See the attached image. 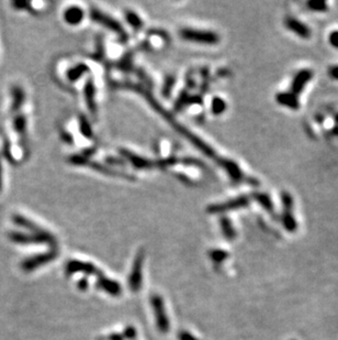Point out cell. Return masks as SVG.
Returning <instances> with one entry per match:
<instances>
[{
  "instance_id": "cell-1",
  "label": "cell",
  "mask_w": 338,
  "mask_h": 340,
  "mask_svg": "<svg viewBox=\"0 0 338 340\" xmlns=\"http://www.w3.org/2000/svg\"><path fill=\"white\" fill-rule=\"evenodd\" d=\"M12 220L13 222L17 226L23 228V229H27L30 231V233H32V235L35 236H39L41 238H43V239L48 242V243H53L54 242V238L52 237L51 233H49L48 231H45L42 228L39 227L38 225H35L33 221H31L28 218H25L22 215H13L12 217Z\"/></svg>"
},
{
  "instance_id": "cell-2",
  "label": "cell",
  "mask_w": 338,
  "mask_h": 340,
  "mask_svg": "<svg viewBox=\"0 0 338 340\" xmlns=\"http://www.w3.org/2000/svg\"><path fill=\"white\" fill-rule=\"evenodd\" d=\"M55 257H56V253L54 251L41 253V255H37L34 257L25 259V260L22 262L21 267L24 271L31 272V271L37 270V269L46 265V263L51 262Z\"/></svg>"
},
{
  "instance_id": "cell-3",
  "label": "cell",
  "mask_w": 338,
  "mask_h": 340,
  "mask_svg": "<svg viewBox=\"0 0 338 340\" xmlns=\"http://www.w3.org/2000/svg\"><path fill=\"white\" fill-rule=\"evenodd\" d=\"M313 70L309 69V68H304V69H301L299 70L298 73L295 74L294 78H293V82H292L291 85V93L294 94L295 96H298L299 94H301L302 91H303L305 85L310 82L313 77Z\"/></svg>"
},
{
  "instance_id": "cell-4",
  "label": "cell",
  "mask_w": 338,
  "mask_h": 340,
  "mask_svg": "<svg viewBox=\"0 0 338 340\" xmlns=\"http://www.w3.org/2000/svg\"><path fill=\"white\" fill-rule=\"evenodd\" d=\"M152 304H153V307H154V312H155L158 328H160V331H162L163 333L168 332L169 323H168V319L166 316L165 309H164L162 298L158 297V296H153Z\"/></svg>"
},
{
  "instance_id": "cell-5",
  "label": "cell",
  "mask_w": 338,
  "mask_h": 340,
  "mask_svg": "<svg viewBox=\"0 0 338 340\" xmlns=\"http://www.w3.org/2000/svg\"><path fill=\"white\" fill-rule=\"evenodd\" d=\"M9 239L18 245H33V243H48L43 238L39 236L32 235V233H23V232H10Z\"/></svg>"
},
{
  "instance_id": "cell-6",
  "label": "cell",
  "mask_w": 338,
  "mask_h": 340,
  "mask_svg": "<svg viewBox=\"0 0 338 340\" xmlns=\"http://www.w3.org/2000/svg\"><path fill=\"white\" fill-rule=\"evenodd\" d=\"M286 28L291 30L292 32L298 34V37L302 39H310L311 38V29L307 27L305 23H303L300 20L295 19L293 17H290L285 21Z\"/></svg>"
},
{
  "instance_id": "cell-7",
  "label": "cell",
  "mask_w": 338,
  "mask_h": 340,
  "mask_svg": "<svg viewBox=\"0 0 338 340\" xmlns=\"http://www.w3.org/2000/svg\"><path fill=\"white\" fill-rule=\"evenodd\" d=\"M11 96H12V101H11L10 111H11L13 115H17L18 111L22 108V106L25 101V93L22 89V87H20V86L18 85H14L11 88Z\"/></svg>"
},
{
  "instance_id": "cell-8",
  "label": "cell",
  "mask_w": 338,
  "mask_h": 340,
  "mask_svg": "<svg viewBox=\"0 0 338 340\" xmlns=\"http://www.w3.org/2000/svg\"><path fill=\"white\" fill-rule=\"evenodd\" d=\"M12 127L15 131V134L18 135L20 141L24 142L25 136H27V128H28V120L27 117L23 114H17L14 115L12 120Z\"/></svg>"
},
{
  "instance_id": "cell-9",
  "label": "cell",
  "mask_w": 338,
  "mask_h": 340,
  "mask_svg": "<svg viewBox=\"0 0 338 340\" xmlns=\"http://www.w3.org/2000/svg\"><path fill=\"white\" fill-rule=\"evenodd\" d=\"M142 256L140 255L135 260L134 267H133L132 274L130 276V287L133 292H137L141 287L142 281Z\"/></svg>"
},
{
  "instance_id": "cell-10",
  "label": "cell",
  "mask_w": 338,
  "mask_h": 340,
  "mask_svg": "<svg viewBox=\"0 0 338 340\" xmlns=\"http://www.w3.org/2000/svg\"><path fill=\"white\" fill-rule=\"evenodd\" d=\"M277 100L281 105H283L290 109L298 110L300 108V101L298 99V96H295L292 93H281L277 96Z\"/></svg>"
},
{
  "instance_id": "cell-11",
  "label": "cell",
  "mask_w": 338,
  "mask_h": 340,
  "mask_svg": "<svg viewBox=\"0 0 338 340\" xmlns=\"http://www.w3.org/2000/svg\"><path fill=\"white\" fill-rule=\"evenodd\" d=\"M66 270H67V272L69 274L75 273V272H86V273L94 274L96 272V269L91 265H88V263L79 262V261H70L67 265Z\"/></svg>"
},
{
  "instance_id": "cell-12",
  "label": "cell",
  "mask_w": 338,
  "mask_h": 340,
  "mask_svg": "<svg viewBox=\"0 0 338 340\" xmlns=\"http://www.w3.org/2000/svg\"><path fill=\"white\" fill-rule=\"evenodd\" d=\"M64 18L69 24H77L80 20H83V11L77 7H70L66 10Z\"/></svg>"
},
{
  "instance_id": "cell-13",
  "label": "cell",
  "mask_w": 338,
  "mask_h": 340,
  "mask_svg": "<svg viewBox=\"0 0 338 340\" xmlns=\"http://www.w3.org/2000/svg\"><path fill=\"white\" fill-rule=\"evenodd\" d=\"M99 286L108 293L112 294V295H119L121 293V287L117 283H114L113 281H107L101 278L99 281Z\"/></svg>"
},
{
  "instance_id": "cell-14",
  "label": "cell",
  "mask_w": 338,
  "mask_h": 340,
  "mask_svg": "<svg viewBox=\"0 0 338 340\" xmlns=\"http://www.w3.org/2000/svg\"><path fill=\"white\" fill-rule=\"evenodd\" d=\"M307 7L310 8L312 11L316 12H325L329 10V4L324 0H310L307 2Z\"/></svg>"
},
{
  "instance_id": "cell-15",
  "label": "cell",
  "mask_w": 338,
  "mask_h": 340,
  "mask_svg": "<svg viewBox=\"0 0 338 340\" xmlns=\"http://www.w3.org/2000/svg\"><path fill=\"white\" fill-rule=\"evenodd\" d=\"M2 155L7 159L10 163H14V156L11 153V146H10V142L7 138H4L3 145H2Z\"/></svg>"
},
{
  "instance_id": "cell-16",
  "label": "cell",
  "mask_w": 338,
  "mask_h": 340,
  "mask_svg": "<svg viewBox=\"0 0 338 340\" xmlns=\"http://www.w3.org/2000/svg\"><path fill=\"white\" fill-rule=\"evenodd\" d=\"M329 41L333 48L338 49V30H334L330 33Z\"/></svg>"
},
{
  "instance_id": "cell-17",
  "label": "cell",
  "mask_w": 338,
  "mask_h": 340,
  "mask_svg": "<svg viewBox=\"0 0 338 340\" xmlns=\"http://www.w3.org/2000/svg\"><path fill=\"white\" fill-rule=\"evenodd\" d=\"M12 6L17 10H29L30 3L27 1H14L12 2Z\"/></svg>"
},
{
  "instance_id": "cell-18",
  "label": "cell",
  "mask_w": 338,
  "mask_h": 340,
  "mask_svg": "<svg viewBox=\"0 0 338 340\" xmlns=\"http://www.w3.org/2000/svg\"><path fill=\"white\" fill-rule=\"evenodd\" d=\"M330 75L334 79H338V65H334L330 68Z\"/></svg>"
},
{
  "instance_id": "cell-19",
  "label": "cell",
  "mask_w": 338,
  "mask_h": 340,
  "mask_svg": "<svg viewBox=\"0 0 338 340\" xmlns=\"http://www.w3.org/2000/svg\"><path fill=\"white\" fill-rule=\"evenodd\" d=\"M2 174H3V170H2V162H1V159H0V192H1V190H2V183H3V177H2Z\"/></svg>"
},
{
  "instance_id": "cell-20",
  "label": "cell",
  "mask_w": 338,
  "mask_h": 340,
  "mask_svg": "<svg viewBox=\"0 0 338 340\" xmlns=\"http://www.w3.org/2000/svg\"><path fill=\"white\" fill-rule=\"evenodd\" d=\"M180 340H197V339H194L190 334L181 333V335H180Z\"/></svg>"
},
{
  "instance_id": "cell-21",
  "label": "cell",
  "mask_w": 338,
  "mask_h": 340,
  "mask_svg": "<svg viewBox=\"0 0 338 340\" xmlns=\"http://www.w3.org/2000/svg\"><path fill=\"white\" fill-rule=\"evenodd\" d=\"M336 120H337V123H338V115H336Z\"/></svg>"
}]
</instances>
